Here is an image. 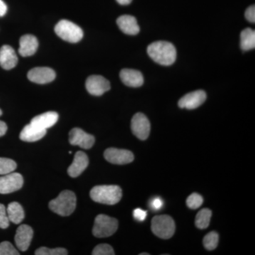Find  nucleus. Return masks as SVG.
<instances>
[{
	"label": "nucleus",
	"instance_id": "obj_30",
	"mask_svg": "<svg viewBox=\"0 0 255 255\" xmlns=\"http://www.w3.org/2000/svg\"><path fill=\"white\" fill-rule=\"evenodd\" d=\"M0 255H19V253L9 242L0 243Z\"/></svg>",
	"mask_w": 255,
	"mask_h": 255
},
{
	"label": "nucleus",
	"instance_id": "obj_11",
	"mask_svg": "<svg viewBox=\"0 0 255 255\" xmlns=\"http://www.w3.org/2000/svg\"><path fill=\"white\" fill-rule=\"evenodd\" d=\"M206 100V92L203 90H196L184 95L178 102V106L181 109L195 110L202 105Z\"/></svg>",
	"mask_w": 255,
	"mask_h": 255
},
{
	"label": "nucleus",
	"instance_id": "obj_17",
	"mask_svg": "<svg viewBox=\"0 0 255 255\" xmlns=\"http://www.w3.org/2000/svg\"><path fill=\"white\" fill-rule=\"evenodd\" d=\"M117 25L121 31L130 36H135L140 32L136 18L130 15H123L117 18Z\"/></svg>",
	"mask_w": 255,
	"mask_h": 255
},
{
	"label": "nucleus",
	"instance_id": "obj_36",
	"mask_svg": "<svg viewBox=\"0 0 255 255\" xmlns=\"http://www.w3.org/2000/svg\"><path fill=\"white\" fill-rule=\"evenodd\" d=\"M7 130V126L2 121H0V137L3 136Z\"/></svg>",
	"mask_w": 255,
	"mask_h": 255
},
{
	"label": "nucleus",
	"instance_id": "obj_24",
	"mask_svg": "<svg viewBox=\"0 0 255 255\" xmlns=\"http://www.w3.org/2000/svg\"><path fill=\"white\" fill-rule=\"evenodd\" d=\"M212 212L209 209H201L196 216L195 225L199 229H206L209 227Z\"/></svg>",
	"mask_w": 255,
	"mask_h": 255
},
{
	"label": "nucleus",
	"instance_id": "obj_13",
	"mask_svg": "<svg viewBox=\"0 0 255 255\" xmlns=\"http://www.w3.org/2000/svg\"><path fill=\"white\" fill-rule=\"evenodd\" d=\"M55 73L53 69L39 67L31 69L28 73L30 81L36 84H47L55 80Z\"/></svg>",
	"mask_w": 255,
	"mask_h": 255
},
{
	"label": "nucleus",
	"instance_id": "obj_37",
	"mask_svg": "<svg viewBox=\"0 0 255 255\" xmlns=\"http://www.w3.org/2000/svg\"><path fill=\"white\" fill-rule=\"evenodd\" d=\"M117 1L121 5H128L131 3L132 0H117Z\"/></svg>",
	"mask_w": 255,
	"mask_h": 255
},
{
	"label": "nucleus",
	"instance_id": "obj_39",
	"mask_svg": "<svg viewBox=\"0 0 255 255\" xmlns=\"http://www.w3.org/2000/svg\"><path fill=\"white\" fill-rule=\"evenodd\" d=\"M2 115V112H1V110H0V116Z\"/></svg>",
	"mask_w": 255,
	"mask_h": 255
},
{
	"label": "nucleus",
	"instance_id": "obj_9",
	"mask_svg": "<svg viewBox=\"0 0 255 255\" xmlns=\"http://www.w3.org/2000/svg\"><path fill=\"white\" fill-rule=\"evenodd\" d=\"M85 86L89 93L94 96L104 95L111 89L110 82L101 75H91L89 77Z\"/></svg>",
	"mask_w": 255,
	"mask_h": 255
},
{
	"label": "nucleus",
	"instance_id": "obj_38",
	"mask_svg": "<svg viewBox=\"0 0 255 255\" xmlns=\"http://www.w3.org/2000/svg\"><path fill=\"white\" fill-rule=\"evenodd\" d=\"M140 255H150V254L149 253H141Z\"/></svg>",
	"mask_w": 255,
	"mask_h": 255
},
{
	"label": "nucleus",
	"instance_id": "obj_32",
	"mask_svg": "<svg viewBox=\"0 0 255 255\" xmlns=\"http://www.w3.org/2000/svg\"><path fill=\"white\" fill-rule=\"evenodd\" d=\"M147 211L140 209H136L133 211L134 219L137 220V221H140V222L145 221L146 217H147Z\"/></svg>",
	"mask_w": 255,
	"mask_h": 255
},
{
	"label": "nucleus",
	"instance_id": "obj_19",
	"mask_svg": "<svg viewBox=\"0 0 255 255\" xmlns=\"http://www.w3.org/2000/svg\"><path fill=\"white\" fill-rule=\"evenodd\" d=\"M19 46L18 53L22 57L31 56L38 49V39L33 35H24L20 38Z\"/></svg>",
	"mask_w": 255,
	"mask_h": 255
},
{
	"label": "nucleus",
	"instance_id": "obj_31",
	"mask_svg": "<svg viewBox=\"0 0 255 255\" xmlns=\"http://www.w3.org/2000/svg\"><path fill=\"white\" fill-rule=\"evenodd\" d=\"M9 223L6 207L3 204H0V228L6 229L9 227Z\"/></svg>",
	"mask_w": 255,
	"mask_h": 255
},
{
	"label": "nucleus",
	"instance_id": "obj_5",
	"mask_svg": "<svg viewBox=\"0 0 255 255\" xmlns=\"http://www.w3.org/2000/svg\"><path fill=\"white\" fill-rule=\"evenodd\" d=\"M152 233L162 239H169L175 232V223L174 220L167 215L155 216L151 225Z\"/></svg>",
	"mask_w": 255,
	"mask_h": 255
},
{
	"label": "nucleus",
	"instance_id": "obj_4",
	"mask_svg": "<svg viewBox=\"0 0 255 255\" xmlns=\"http://www.w3.org/2000/svg\"><path fill=\"white\" fill-rule=\"evenodd\" d=\"M55 32L64 41L73 43L81 41L84 35L80 26L65 19L61 20L57 23Z\"/></svg>",
	"mask_w": 255,
	"mask_h": 255
},
{
	"label": "nucleus",
	"instance_id": "obj_1",
	"mask_svg": "<svg viewBox=\"0 0 255 255\" xmlns=\"http://www.w3.org/2000/svg\"><path fill=\"white\" fill-rule=\"evenodd\" d=\"M147 52L151 59L164 66L172 65L177 58V50L168 41L153 42L147 47Z\"/></svg>",
	"mask_w": 255,
	"mask_h": 255
},
{
	"label": "nucleus",
	"instance_id": "obj_20",
	"mask_svg": "<svg viewBox=\"0 0 255 255\" xmlns=\"http://www.w3.org/2000/svg\"><path fill=\"white\" fill-rule=\"evenodd\" d=\"M58 118L59 117L56 112H48L35 117L32 119L30 124H33V126L39 128L47 130L56 124Z\"/></svg>",
	"mask_w": 255,
	"mask_h": 255
},
{
	"label": "nucleus",
	"instance_id": "obj_33",
	"mask_svg": "<svg viewBox=\"0 0 255 255\" xmlns=\"http://www.w3.org/2000/svg\"><path fill=\"white\" fill-rule=\"evenodd\" d=\"M246 18L248 21L251 23L255 22V5L248 7L246 11Z\"/></svg>",
	"mask_w": 255,
	"mask_h": 255
},
{
	"label": "nucleus",
	"instance_id": "obj_35",
	"mask_svg": "<svg viewBox=\"0 0 255 255\" xmlns=\"http://www.w3.org/2000/svg\"><path fill=\"white\" fill-rule=\"evenodd\" d=\"M7 11V6L5 4L3 0H0V17H2L6 14Z\"/></svg>",
	"mask_w": 255,
	"mask_h": 255
},
{
	"label": "nucleus",
	"instance_id": "obj_3",
	"mask_svg": "<svg viewBox=\"0 0 255 255\" xmlns=\"http://www.w3.org/2000/svg\"><path fill=\"white\" fill-rule=\"evenodd\" d=\"M76 196L73 191H62L60 195L49 203V208L55 214L61 216L71 215L76 208Z\"/></svg>",
	"mask_w": 255,
	"mask_h": 255
},
{
	"label": "nucleus",
	"instance_id": "obj_14",
	"mask_svg": "<svg viewBox=\"0 0 255 255\" xmlns=\"http://www.w3.org/2000/svg\"><path fill=\"white\" fill-rule=\"evenodd\" d=\"M33 229L27 225H21L16 230L15 243L19 251H27L33 238Z\"/></svg>",
	"mask_w": 255,
	"mask_h": 255
},
{
	"label": "nucleus",
	"instance_id": "obj_27",
	"mask_svg": "<svg viewBox=\"0 0 255 255\" xmlns=\"http://www.w3.org/2000/svg\"><path fill=\"white\" fill-rule=\"evenodd\" d=\"M68 254V251L61 248L49 249L45 247H41L35 252V255H67Z\"/></svg>",
	"mask_w": 255,
	"mask_h": 255
},
{
	"label": "nucleus",
	"instance_id": "obj_8",
	"mask_svg": "<svg viewBox=\"0 0 255 255\" xmlns=\"http://www.w3.org/2000/svg\"><path fill=\"white\" fill-rule=\"evenodd\" d=\"M132 133L140 139L145 140L148 137L150 132V124L148 119L142 113H137L131 120Z\"/></svg>",
	"mask_w": 255,
	"mask_h": 255
},
{
	"label": "nucleus",
	"instance_id": "obj_29",
	"mask_svg": "<svg viewBox=\"0 0 255 255\" xmlns=\"http://www.w3.org/2000/svg\"><path fill=\"white\" fill-rule=\"evenodd\" d=\"M93 255H114L115 253L112 247L108 244H101L95 247L93 252Z\"/></svg>",
	"mask_w": 255,
	"mask_h": 255
},
{
	"label": "nucleus",
	"instance_id": "obj_21",
	"mask_svg": "<svg viewBox=\"0 0 255 255\" xmlns=\"http://www.w3.org/2000/svg\"><path fill=\"white\" fill-rule=\"evenodd\" d=\"M46 130L39 128L30 124L23 128L20 133V139L25 142H35L41 140L46 135Z\"/></svg>",
	"mask_w": 255,
	"mask_h": 255
},
{
	"label": "nucleus",
	"instance_id": "obj_12",
	"mask_svg": "<svg viewBox=\"0 0 255 255\" xmlns=\"http://www.w3.org/2000/svg\"><path fill=\"white\" fill-rule=\"evenodd\" d=\"M105 157L110 163L115 164L130 163L134 159L133 154L130 151L113 147L105 150Z\"/></svg>",
	"mask_w": 255,
	"mask_h": 255
},
{
	"label": "nucleus",
	"instance_id": "obj_18",
	"mask_svg": "<svg viewBox=\"0 0 255 255\" xmlns=\"http://www.w3.org/2000/svg\"><path fill=\"white\" fill-rule=\"evenodd\" d=\"M17 63V55L11 46L4 45L0 48V66L1 68L6 70H11Z\"/></svg>",
	"mask_w": 255,
	"mask_h": 255
},
{
	"label": "nucleus",
	"instance_id": "obj_23",
	"mask_svg": "<svg viewBox=\"0 0 255 255\" xmlns=\"http://www.w3.org/2000/svg\"><path fill=\"white\" fill-rule=\"evenodd\" d=\"M241 47L244 51L255 48V31L251 28H247L241 33Z\"/></svg>",
	"mask_w": 255,
	"mask_h": 255
},
{
	"label": "nucleus",
	"instance_id": "obj_7",
	"mask_svg": "<svg viewBox=\"0 0 255 255\" xmlns=\"http://www.w3.org/2000/svg\"><path fill=\"white\" fill-rule=\"evenodd\" d=\"M23 179L21 174L10 172L0 177V194H7L19 190L23 187Z\"/></svg>",
	"mask_w": 255,
	"mask_h": 255
},
{
	"label": "nucleus",
	"instance_id": "obj_2",
	"mask_svg": "<svg viewBox=\"0 0 255 255\" xmlns=\"http://www.w3.org/2000/svg\"><path fill=\"white\" fill-rule=\"evenodd\" d=\"M94 201L107 205H115L122 198V190L117 185L96 186L90 191Z\"/></svg>",
	"mask_w": 255,
	"mask_h": 255
},
{
	"label": "nucleus",
	"instance_id": "obj_28",
	"mask_svg": "<svg viewBox=\"0 0 255 255\" xmlns=\"http://www.w3.org/2000/svg\"><path fill=\"white\" fill-rule=\"evenodd\" d=\"M204 202L202 196L200 194H191L187 199V205L189 209H196L200 207Z\"/></svg>",
	"mask_w": 255,
	"mask_h": 255
},
{
	"label": "nucleus",
	"instance_id": "obj_22",
	"mask_svg": "<svg viewBox=\"0 0 255 255\" xmlns=\"http://www.w3.org/2000/svg\"><path fill=\"white\" fill-rule=\"evenodd\" d=\"M6 213L10 222L14 224H19L25 217L22 206L17 202L10 203L6 209Z\"/></svg>",
	"mask_w": 255,
	"mask_h": 255
},
{
	"label": "nucleus",
	"instance_id": "obj_25",
	"mask_svg": "<svg viewBox=\"0 0 255 255\" xmlns=\"http://www.w3.org/2000/svg\"><path fill=\"white\" fill-rule=\"evenodd\" d=\"M219 236L217 233L213 232L209 233V234L206 235L204 238L203 243L205 247L206 250L208 251H214L216 249L218 244H219Z\"/></svg>",
	"mask_w": 255,
	"mask_h": 255
},
{
	"label": "nucleus",
	"instance_id": "obj_34",
	"mask_svg": "<svg viewBox=\"0 0 255 255\" xmlns=\"http://www.w3.org/2000/svg\"><path fill=\"white\" fill-rule=\"evenodd\" d=\"M150 206L151 209L154 211H158V210L162 209L163 206V201L159 197H156L155 199L151 201Z\"/></svg>",
	"mask_w": 255,
	"mask_h": 255
},
{
	"label": "nucleus",
	"instance_id": "obj_6",
	"mask_svg": "<svg viewBox=\"0 0 255 255\" xmlns=\"http://www.w3.org/2000/svg\"><path fill=\"white\" fill-rule=\"evenodd\" d=\"M118 226L117 219L107 215H98L96 217L92 233L97 238L110 237L117 232Z\"/></svg>",
	"mask_w": 255,
	"mask_h": 255
},
{
	"label": "nucleus",
	"instance_id": "obj_15",
	"mask_svg": "<svg viewBox=\"0 0 255 255\" xmlns=\"http://www.w3.org/2000/svg\"><path fill=\"white\" fill-rule=\"evenodd\" d=\"M89 164L88 157L82 151H78L74 157L73 163L68 167L69 176L78 177L86 169Z\"/></svg>",
	"mask_w": 255,
	"mask_h": 255
},
{
	"label": "nucleus",
	"instance_id": "obj_16",
	"mask_svg": "<svg viewBox=\"0 0 255 255\" xmlns=\"http://www.w3.org/2000/svg\"><path fill=\"white\" fill-rule=\"evenodd\" d=\"M120 78L128 87H140L143 85V75L138 70L123 69L120 73Z\"/></svg>",
	"mask_w": 255,
	"mask_h": 255
},
{
	"label": "nucleus",
	"instance_id": "obj_26",
	"mask_svg": "<svg viewBox=\"0 0 255 255\" xmlns=\"http://www.w3.org/2000/svg\"><path fill=\"white\" fill-rule=\"evenodd\" d=\"M16 168V163L12 159L0 157V175L14 172Z\"/></svg>",
	"mask_w": 255,
	"mask_h": 255
},
{
	"label": "nucleus",
	"instance_id": "obj_10",
	"mask_svg": "<svg viewBox=\"0 0 255 255\" xmlns=\"http://www.w3.org/2000/svg\"><path fill=\"white\" fill-rule=\"evenodd\" d=\"M69 142L71 145H78L83 149H90L95 144V138L82 129L75 128L69 134Z\"/></svg>",
	"mask_w": 255,
	"mask_h": 255
}]
</instances>
